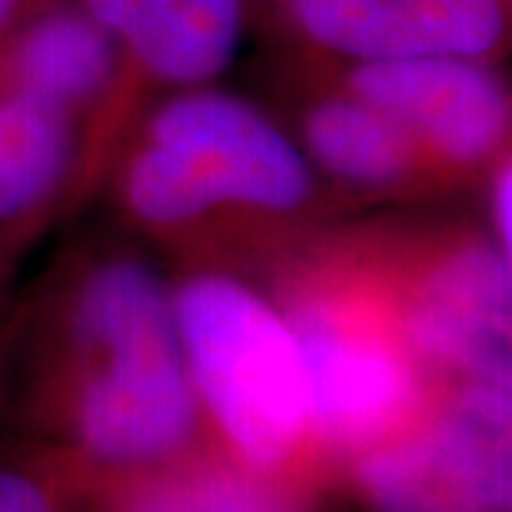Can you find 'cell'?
<instances>
[{
    "instance_id": "6da1fadb",
    "label": "cell",
    "mask_w": 512,
    "mask_h": 512,
    "mask_svg": "<svg viewBox=\"0 0 512 512\" xmlns=\"http://www.w3.org/2000/svg\"><path fill=\"white\" fill-rule=\"evenodd\" d=\"M64 366L44 403L50 456L70 476L133 473L207 446L170 286L143 260H104L77 283Z\"/></svg>"
},
{
    "instance_id": "30bf717a",
    "label": "cell",
    "mask_w": 512,
    "mask_h": 512,
    "mask_svg": "<svg viewBox=\"0 0 512 512\" xmlns=\"http://www.w3.org/2000/svg\"><path fill=\"white\" fill-rule=\"evenodd\" d=\"M87 14L124 40L147 74L203 84L230 64L240 44L243 0H84Z\"/></svg>"
},
{
    "instance_id": "277c9868",
    "label": "cell",
    "mask_w": 512,
    "mask_h": 512,
    "mask_svg": "<svg viewBox=\"0 0 512 512\" xmlns=\"http://www.w3.org/2000/svg\"><path fill=\"white\" fill-rule=\"evenodd\" d=\"M313 190L303 153L233 94H183L150 120L147 147L127 167L137 220L177 230L220 207L290 213Z\"/></svg>"
},
{
    "instance_id": "7a4b0ae2",
    "label": "cell",
    "mask_w": 512,
    "mask_h": 512,
    "mask_svg": "<svg viewBox=\"0 0 512 512\" xmlns=\"http://www.w3.org/2000/svg\"><path fill=\"white\" fill-rule=\"evenodd\" d=\"M183 360L210 443L306 489L333 483L320 453L293 330L237 276L193 273L170 290Z\"/></svg>"
},
{
    "instance_id": "9a60e30c",
    "label": "cell",
    "mask_w": 512,
    "mask_h": 512,
    "mask_svg": "<svg viewBox=\"0 0 512 512\" xmlns=\"http://www.w3.org/2000/svg\"><path fill=\"white\" fill-rule=\"evenodd\" d=\"M509 197H512V177H509V167H503V170L496 173V183H493V240H496L506 253L512 250Z\"/></svg>"
},
{
    "instance_id": "3957f363",
    "label": "cell",
    "mask_w": 512,
    "mask_h": 512,
    "mask_svg": "<svg viewBox=\"0 0 512 512\" xmlns=\"http://www.w3.org/2000/svg\"><path fill=\"white\" fill-rule=\"evenodd\" d=\"M280 310L300 350L313 433L333 479L413 426L443 389L409 350L386 283L316 276Z\"/></svg>"
},
{
    "instance_id": "52a82bcc",
    "label": "cell",
    "mask_w": 512,
    "mask_h": 512,
    "mask_svg": "<svg viewBox=\"0 0 512 512\" xmlns=\"http://www.w3.org/2000/svg\"><path fill=\"white\" fill-rule=\"evenodd\" d=\"M350 87L353 97L453 163L489 157L509 127L503 84L473 57L373 60L353 70Z\"/></svg>"
},
{
    "instance_id": "8992f818",
    "label": "cell",
    "mask_w": 512,
    "mask_h": 512,
    "mask_svg": "<svg viewBox=\"0 0 512 512\" xmlns=\"http://www.w3.org/2000/svg\"><path fill=\"white\" fill-rule=\"evenodd\" d=\"M386 290L436 383L512 373V263L496 240L453 243Z\"/></svg>"
},
{
    "instance_id": "5b68a950",
    "label": "cell",
    "mask_w": 512,
    "mask_h": 512,
    "mask_svg": "<svg viewBox=\"0 0 512 512\" xmlns=\"http://www.w3.org/2000/svg\"><path fill=\"white\" fill-rule=\"evenodd\" d=\"M340 479L366 512H512V373L446 383Z\"/></svg>"
},
{
    "instance_id": "2e32d148",
    "label": "cell",
    "mask_w": 512,
    "mask_h": 512,
    "mask_svg": "<svg viewBox=\"0 0 512 512\" xmlns=\"http://www.w3.org/2000/svg\"><path fill=\"white\" fill-rule=\"evenodd\" d=\"M14 10H17V0H0V34H4V27L10 24Z\"/></svg>"
},
{
    "instance_id": "ba28073f",
    "label": "cell",
    "mask_w": 512,
    "mask_h": 512,
    "mask_svg": "<svg viewBox=\"0 0 512 512\" xmlns=\"http://www.w3.org/2000/svg\"><path fill=\"white\" fill-rule=\"evenodd\" d=\"M306 37L373 60L483 57L503 37L499 0H290Z\"/></svg>"
},
{
    "instance_id": "4fadbf2b",
    "label": "cell",
    "mask_w": 512,
    "mask_h": 512,
    "mask_svg": "<svg viewBox=\"0 0 512 512\" xmlns=\"http://www.w3.org/2000/svg\"><path fill=\"white\" fill-rule=\"evenodd\" d=\"M313 160L356 187H393L413 170V137L360 97H333L306 117Z\"/></svg>"
},
{
    "instance_id": "7c38bea8",
    "label": "cell",
    "mask_w": 512,
    "mask_h": 512,
    "mask_svg": "<svg viewBox=\"0 0 512 512\" xmlns=\"http://www.w3.org/2000/svg\"><path fill=\"white\" fill-rule=\"evenodd\" d=\"M17 90L74 110L97 97L114 70V37L90 14L57 10L20 34L14 57Z\"/></svg>"
},
{
    "instance_id": "9c48e42d",
    "label": "cell",
    "mask_w": 512,
    "mask_h": 512,
    "mask_svg": "<svg viewBox=\"0 0 512 512\" xmlns=\"http://www.w3.org/2000/svg\"><path fill=\"white\" fill-rule=\"evenodd\" d=\"M90 512H313L316 489L260 473L213 443L133 473L70 476Z\"/></svg>"
},
{
    "instance_id": "5bb4252c",
    "label": "cell",
    "mask_w": 512,
    "mask_h": 512,
    "mask_svg": "<svg viewBox=\"0 0 512 512\" xmlns=\"http://www.w3.org/2000/svg\"><path fill=\"white\" fill-rule=\"evenodd\" d=\"M74 503V489L54 459L0 463V512H67Z\"/></svg>"
},
{
    "instance_id": "8fae6325",
    "label": "cell",
    "mask_w": 512,
    "mask_h": 512,
    "mask_svg": "<svg viewBox=\"0 0 512 512\" xmlns=\"http://www.w3.org/2000/svg\"><path fill=\"white\" fill-rule=\"evenodd\" d=\"M74 110L14 90L0 100V223L27 217L74 163Z\"/></svg>"
}]
</instances>
